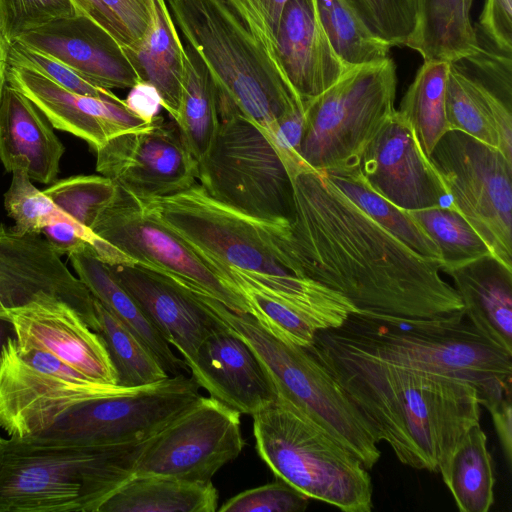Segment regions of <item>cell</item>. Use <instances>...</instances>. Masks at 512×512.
I'll return each mask as SVG.
<instances>
[{
	"mask_svg": "<svg viewBox=\"0 0 512 512\" xmlns=\"http://www.w3.org/2000/svg\"><path fill=\"white\" fill-rule=\"evenodd\" d=\"M10 336H13V330L10 322L5 318L0 317V357L2 347Z\"/></svg>",
	"mask_w": 512,
	"mask_h": 512,
	"instance_id": "db71d44e",
	"label": "cell"
},
{
	"mask_svg": "<svg viewBox=\"0 0 512 512\" xmlns=\"http://www.w3.org/2000/svg\"><path fill=\"white\" fill-rule=\"evenodd\" d=\"M96 154L97 172L142 202L187 190L198 179V162L177 126L160 116L109 139Z\"/></svg>",
	"mask_w": 512,
	"mask_h": 512,
	"instance_id": "2e32d148",
	"label": "cell"
},
{
	"mask_svg": "<svg viewBox=\"0 0 512 512\" xmlns=\"http://www.w3.org/2000/svg\"><path fill=\"white\" fill-rule=\"evenodd\" d=\"M329 179L351 201L399 240L417 253L441 261L440 250L411 214L394 205L365 180L360 167H347L319 173Z\"/></svg>",
	"mask_w": 512,
	"mask_h": 512,
	"instance_id": "836d02e7",
	"label": "cell"
},
{
	"mask_svg": "<svg viewBox=\"0 0 512 512\" xmlns=\"http://www.w3.org/2000/svg\"><path fill=\"white\" fill-rule=\"evenodd\" d=\"M77 14L90 19L114 37L123 47L130 42L122 26L101 0H71Z\"/></svg>",
	"mask_w": 512,
	"mask_h": 512,
	"instance_id": "f907efd6",
	"label": "cell"
},
{
	"mask_svg": "<svg viewBox=\"0 0 512 512\" xmlns=\"http://www.w3.org/2000/svg\"><path fill=\"white\" fill-rule=\"evenodd\" d=\"M408 212L439 248L441 271L446 273L491 254L485 241L451 203Z\"/></svg>",
	"mask_w": 512,
	"mask_h": 512,
	"instance_id": "74e56055",
	"label": "cell"
},
{
	"mask_svg": "<svg viewBox=\"0 0 512 512\" xmlns=\"http://www.w3.org/2000/svg\"><path fill=\"white\" fill-rule=\"evenodd\" d=\"M15 41L56 58L104 89L131 88L140 80L124 47L84 16L53 21Z\"/></svg>",
	"mask_w": 512,
	"mask_h": 512,
	"instance_id": "7402d4cb",
	"label": "cell"
},
{
	"mask_svg": "<svg viewBox=\"0 0 512 512\" xmlns=\"http://www.w3.org/2000/svg\"><path fill=\"white\" fill-rule=\"evenodd\" d=\"M466 1L471 5L473 0H466Z\"/></svg>",
	"mask_w": 512,
	"mask_h": 512,
	"instance_id": "9f6ffc18",
	"label": "cell"
},
{
	"mask_svg": "<svg viewBox=\"0 0 512 512\" xmlns=\"http://www.w3.org/2000/svg\"><path fill=\"white\" fill-rule=\"evenodd\" d=\"M6 319L20 345L49 352L92 380L117 385L102 338L67 303L39 299L9 310Z\"/></svg>",
	"mask_w": 512,
	"mask_h": 512,
	"instance_id": "d6986e66",
	"label": "cell"
},
{
	"mask_svg": "<svg viewBox=\"0 0 512 512\" xmlns=\"http://www.w3.org/2000/svg\"><path fill=\"white\" fill-rule=\"evenodd\" d=\"M448 69V61H424L398 110L413 128L428 157L441 137L449 131L445 110Z\"/></svg>",
	"mask_w": 512,
	"mask_h": 512,
	"instance_id": "e575fe53",
	"label": "cell"
},
{
	"mask_svg": "<svg viewBox=\"0 0 512 512\" xmlns=\"http://www.w3.org/2000/svg\"><path fill=\"white\" fill-rule=\"evenodd\" d=\"M396 65L392 58L352 67L304 106L299 156L312 170L360 165L361 155L395 110Z\"/></svg>",
	"mask_w": 512,
	"mask_h": 512,
	"instance_id": "30bf717a",
	"label": "cell"
},
{
	"mask_svg": "<svg viewBox=\"0 0 512 512\" xmlns=\"http://www.w3.org/2000/svg\"><path fill=\"white\" fill-rule=\"evenodd\" d=\"M188 368L199 387L240 414L252 416L278 396L251 347L222 322L202 341Z\"/></svg>",
	"mask_w": 512,
	"mask_h": 512,
	"instance_id": "44dd1931",
	"label": "cell"
},
{
	"mask_svg": "<svg viewBox=\"0 0 512 512\" xmlns=\"http://www.w3.org/2000/svg\"><path fill=\"white\" fill-rule=\"evenodd\" d=\"M451 204L512 269V163L502 153L455 130L447 131L429 156Z\"/></svg>",
	"mask_w": 512,
	"mask_h": 512,
	"instance_id": "7c38bea8",
	"label": "cell"
},
{
	"mask_svg": "<svg viewBox=\"0 0 512 512\" xmlns=\"http://www.w3.org/2000/svg\"><path fill=\"white\" fill-rule=\"evenodd\" d=\"M152 437L114 445L9 437L0 450V512H98L134 475Z\"/></svg>",
	"mask_w": 512,
	"mask_h": 512,
	"instance_id": "277c9868",
	"label": "cell"
},
{
	"mask_svg": "<svg viewBox=\"0 0 512 512\" xmlns=\"http://www.w3.org/2000/svg\"><path fill=\"white\" fill-rule=\"evenodd\" d=\"M65 147L39 109L6 84L0 102V160L7 172L24 168L31 180L52 184Z\"/></svg>",
	"mask_w": 512,
	"mask_h": 512,
	"instance_id": "d4e9b609",
	"label": "cell"
},
{
	"mask_svg": "<svg viewBox=\"0 0 512 512\" xmlns=\"http://www.w3.org/2000/svg\"><path fill=\"white\" fill-rule=\"evenodd\" d=\"M134 389L92 380L10 336L0 357V427L12 438L36 436L79 404Z\"/></svg>",
	"mask_w": 512,
	"mask_h": 512,
	"instance_id": "8fae6325",
	"label": "cell"
},
{
	"mask_svg": "<svg viewBox=\"0 0 512 512\" xmlns=\"http://www.w3.org/2000/svg\"><path fill=\"white\" fill-rule=\"evenodd\" d=\"M7 84L26 96L53 128L86 141L95 151L109 139L148 126L124 100L81 95L34 70L9 65Z\"/></svg>",
	"mask_w": 512,
	"mask_h": 512,
	"instance_id": "ffe728a7",
	"label": "cell"
},
{
	"mask_svg": "<svg viewBox=\"0 0 512 512\" xmlns=\"http://www.w3.org/2000/svg\"><path fill=\"white\" fill-rule=\"evenodd\" d=\"M125 52L140 80L154 85L162 108L176 118L186 69V49L166 0H154L151 23L144 36Z\"/></svg>",
	"mask_w": 512,
	"mask_h": 512,
	"instance_id": "f1b7e54d",
	"label": "cell"
},
{
	"mask_svg": "<svg viewBox=\"0 0 512 512\" xmlns=\"http://www.w3.org/2000/svg\"><path fill=\"white\" fill-rule=\"evenodd\" d=\"M328 40L348 67L377 63L389 58L391 46L375 37L345 0H314Z\"/></svg>",
	"mask_w": 512,
	"mask_h": 512,
	"instance_id": "8d00e7d4",
	"label": "cell"
},
{
	"mask_svg": "<svg viewBox=\"0 0 512 512\" xmlns=\"http://www.w3.org/2000/svg\"><path fill=\"white\" fill-rule=\"evenodd\" d=\"M4 441H5V439L0 436V450H1L2 446H3Z\"/></svg>",
	"mask_w": 512,
	"mask_h": 512,
	"instance_id": "11a10c76",
	"label": "cell"
},
{
	"mask_svg": "<svg viewBox=\"0 0 512 512\" xmlns=\"http://www.w3.org/2000/svg\"><path fill=\"white\" fill-rule=\"evenodd\" d=\"M77 277L113 316L154 355L169 376L190 372L137 301L122 287L90 244L67 255Z\"/></svg>",
	"mask_w": 512,
	"mask_h": 512,
	"instance_id": "83f0119b",
	"label": "cell"
},
{
	"mask_svg": "<svg viewBox=\"0 0 512 512\" xmlns=\"http://www.w3.org/2000/svg\"><path fill=\"white\" fill-rule=\"evenodd\" d=\"M191 290L204 308L251 347L280 396L330 433L366 469L377 464L381 456L379 435L306 348L280 340L250 313L235 312L220 301Z\"/></svg>",
	"mask_w": 512,
	"mask_h": 512,
	"instance_id": "ba28073f",
	"label": "cell"
},
{
	"mask_svg": "<svg viewBox=\"0 0 512 512\" xmlns=\"http://www.w3.org/2000/svg\"><path fill=\"white\" fill-rule=\"evenodd\" d=\"M75 15L71 0H0V29L10 44L29 31Z\"/></svg>",
	"mask_w": 512,
	"mask_h": 512,
	"instance_id": "b9f144b4",
	"label": "cell"
},
{
	"mask_svg": "<svg viewBox=\"0 0 512 512\" xmlns=\"http://www.w3.org/2000/svg\"><path fill=\"white\" fill-rule=\"evenodd\" d=\"M359 167L375 192L406 211L441 206L449 198L413 128L398 110L369 141Z\"/></svg>",
	"mask_w": 512,
	"mask_h": 512,
	"instance_id": "ac0fdd59",
	"label": "cell"
},
{
	"mask_svg": "<svg viewBox=\"0 0 512 512\" xmlns=\"http://www.w3.org/2000/svg\"><path fill=\"white\" fill-rule=\"evenodd\" d=\"M140 202L149 215L220 269L299 311L319 329L334 327L347 315L350 303L344 296L299 274L289 222L249 216L215 200L197 183Z\"/></svg>",
	"mask_w": 512,
	"mask_h": 512,
	"instance_id": "3957f363",
	"label": "cell"
},
{
	"mask_svg": "<svg viewBox=\"0 0 512 512\" xmlns=\"http://www.w3.org/2000/svg\"><path fill=\"white\" fill-rule=\"evenodd\" d=\"M43 298L71 306L97 332L94 298L40 234L20 233L0 222V317Z\"/></svg>",
	"mask_w": 512,
	"mask_h": 512,
	"instance_id": "e0dca14e",
	"label": "cell"
},
{
	"mask_svg": "<svg viewBox=\"0 0 512 512\" xmlns=\"http://www.w3.org/2000/svg\"><path fill=\"white\" fill-rule=\"evenodd\" d=\"M180 106L174 119L187 148L199 163L209 152L219 126L217 91L202 61L187 45Z\"/></svg>",
	"mask_w": 512,
	"mask_h": 512,
	"instance_id": "d6a6232c",
	"label": "cell"
},
{
	"mask_svg": "<svg viewBox=\"0 0 512 512\" xmlns=\"http://www.w3.org/2000/svg\"><path fill=\"white\" fill-rule=\"evenodd\" d=\"M252 418L256 451L278 479L346 512L372 510L368 469L292 403L278 394Z\"/></svg>",
	"mask_w": 512,
	"mask_h": 512,
	"instance_id": "52a82bcc",
	"label": "cell"
},
{
	"mask_svg": "<svg viewBox=\"0 0 512 512\" xmlns=\"http://www.w3.org/2000/svg\"><path fill=\"white\" fill-rule=\"evenodd\" d=\"M369 31L392 46H408L419 21L418 0H345Z\"/></svg>",
	"mask_w": 512,
	"mask_h": 512,
	"instance_id": "60d3db41",
	"label": "cell"
},
{
	"mask_svg": "<svg viewBox=\"0 0 512 512\" xmlns=\"http://www.w3.org/2000/svg\"><path fill=\"white\" fill-rule=\"evenodd\" d=\"M118 191L117 185L102 175L71 176L42 190L55 206L89 229Z\"/></svg>",
	"mask_w": 512,
	"mask_h": 512,
	"instance_id": "f35d334b",
	"label": "cell"
},
{
	"mask_svg": "<svg viewBox=\"0 0 512 512\" xmlns=\"http://www.w3.org/2000/svg\"><path fill=\"white\" fill-rule=\"evenodd\" d=\"M446 273L470 323L512 354V269L489 254Z\"/></svg>",
	"mask_w": 512,
	"mask_h": 512,
	"instance_id": "484cf974",
	"label": "cell"
},
{
	"mask_svg": "<svg viewBox=\"0 0 512 512\" xmlns=\"http://www.w3.org/2000/svg\"><path fill=\"white\" fill-rule=\"evenodd\" d=\"M419 21L407 47L426 60L456 61L476 53L480 43L466 0H418Z\"/></svg>",
	"mask_w": 512,
	"mask_h": 512,
	"instance_id": "4dcf8cb0",
	"label": "cell"
},
{
	"mask_svg": "<svg viewBox=\"0 0 512 512\" xmlns=\"http://www.w3.org/2000/svg\"><path fill=\"white\" fill-rule=\"evenodd\" d=\"M9 65L39 72L67 90L81 95L121 100L111 90L92 84L56 58L17 41L10 44Z\"/></svg>",
	"mask_w": 512,
	"mask_h": 512,
	"instance_id": "7bdbcfd3",
	"label": "cell"
},
{
	"mask_svg": "<svg viewBox=\"0 0 512 512\" xmlns=\"http://www.w3.org/2000/svg\"><path fill=\"white\" fill-rule=\"evenodd\" d=\"M478 26L482 40L512 53V0H485Z\"/></svg>",
	"mask_w": 512,
	"mask_h": 512,
	"instance_id": "7dc6e473",
	"label": "cell"
},
{
	"mask_svg": "<svg viewBox=\"0 0 512 512\" xmlns=\"http://www.w3.org/2000/svg\"><path fill=\"white\" fill-rule=\"evenodd\" d=\"M126 108L146 122H152L162 108L161 96L154 85L139 80L124 99Z\"/></svg>",
	"mask_w": 512,
	"mask_h": 512,
	"instance_id": "681fc988",
	"label": "cell"
},
{
	"mask_svg": "<svg viewBox=\"0 0 512 512\" xmlns=\"http://www.w3.org/2000/svg\"><path fill=\"white\" fill-rule=\"evenodd\" d=\"M102 338L116 371L117 385L139 388L162 381L169 375L144 344L94 298Z\"/></svg>",
	"mask_w": 512,
	"mask_h": 512,
	"instance_id": "d590c367",
	"label": "cell"
},
{
	"mask_svg": "<svg viewBox=\"0 0 512 512\" xmlns=\"http://www.w3.org/2000/svg\"><path fill=\"white\" fill-rule=\"evenodd\" d=\"M445 110L449 130L498 149L512 163L511 107L458 61L449 62Z\"/></svg>",
	"mask_w": 512,
	"mask_h": 512,
	"instance_id": "4316f807",
	"label": "cell"
},
{
	"mask_svg": "<svg viewBox=\"0 0 512 512\" xmlns=\"http://www.w3.org/2000/svg\"><path fill=\"white\" fill-rule=\"evenodd\" d=\"M461 512H487L494 502V474L487 437L474 424L439 470Z\"/></svg>",
	"mask_w": 512,
	"mask_h": 512,
	"instance_id": "1f68e13d",
	"label": "cell"
},
{
	"mask_svg": "<svg viewBox=\"0 0 512 512\" xmlns=\"http://www.w3.org/2000/svg\"><path fill=\"white\" fill-rule=\"evenodd\" d=\"M218 498L212 481L133 475L98 512H215Z\"/></svg>",
	"mask_w": 512,
	"mask_h": 512,
	"instance_id": "f546056e",
	"label": "cell"
},
{
	"mask_svg": "<svg viewBox=\"0 0 512 512\" xmlns=\"http://www.w3.org/2000/svg\"><path fill=\"white\" fill-rule=\"evenodd\" d=\"M319 332L396 366L467 381L485 408L511 394L512 354L463 320L448 325L413 323L353 313L339 327Z\"/></svg>",
	"mask_w": 512,
	"mask_h": 512,
	"instance_id": "8992f818",
	"label": "cell"
},
{
	"mask_svg": "<svg viewBox=\"0 0 512 512\" xmlns=\"http://www.w3.org/2000/svg\"><path fill=\"white\" fill-rule=\"evenodd\" d=\"M217 100L219 126L198 163L200 185L215 200L249 216L290 222L292 180L277 150L236 106Z\"/></svg>",
	"mask_w": 512,
	"mask_h": 512,
	"instance_id": "9c48e42d",
	"label": "cell"
},
{
	"mask_svg": "<svg viewBox=\"0 0 512 512\" xmlns=\"http://www.w3.org/2000/svg\"><path fill=\"white\" fill-rule=\"evenodd\" d=\"M9 50L10 43L7 41L0 29V102L3 90L7 84V74L9 69Z\"/></svg>",
	"mask_w": 512,
	"mask_h": 512,
	"instance_id": "f5cc1de1",
	"label": "cell"
},
{
	"mask_svg": "<svg viewBox=\"0 0 512 512\" xmlns=\"http://www.w3.org/2000/svg\"><path fill=\"white\" fill-rule=\"evenodd\" d=\"M199 388L192 376H169L127 393L79 404L36 436L97 445L144 440L191 407L201 396Z\"/></svg>",
	"mask_w": 512,
	"mask_h": 512,
	"instance_id": "5bb4252c",
	"label": "cell"
},
{
	"mask_svg": "<svg viewBox=\"0 0 512 512\" xmlns=\"http://www.w3.org/2000/svg\"><path fill=\"white\" fill-rule=\"evenodd\" d=\"M101 1L122 26L130 42L129 46L144 36L152 20L154 0Z\"/></svg>",
	"mask_w": 512,
	"mask_h": 512,
	"instance_id": "c3c4849f",
	"label": "cell"
},
{
	"mask_svg": "<svg viewBox=\"0 0 512 512\" xmlns=\"http://www.w3.org/2000/svg\"><path fill=\"white\" fill-rule=\"evenodd\" d=\"M226 1L254 38L278 62L275 36L284 7L289 0Z\"/></svg>",
	"mask_w": 512,
	"mask_h": 512,
	"instance_id": "bcb514c9",
	"label": "cell"
},
{
	"mask_svg": "<svg viewBox=\"0 0 512 512\" xmlns=\"http://www.w3.org/2000/svg\"><path fill=\"white\" fill-rule=\"evenodd\" d=\"M492 417L493 424L507 464L512 461V405L511 394L493 402L486 408Z\"/></svg>",
	"mask_w": 512,
	"mask_h": 512,
	"instance_id": "816d5d0a",
	"label": "cell"
},
{
	"mask_svg": "<svg viewBox=\"0 0 512 512\" xmlns=\"http://www.w3.org/2000/svg\"><path fill=\"white\" fill-rule=\"evenodd\" d=\"M308 497L278 479L245 490L222 504L220 512H300L308 506Z\"/></svg>",
	"mask_w": 512,
	"mask_h": 512,
	"instance_id": "ee69618b",
	"label": "cell"
},
{
	"mask_svg": "<svg viewBox=\"0 0 512 512\" xmlns=\"http://www.w3.org/2000/svg\"><path fill=\"white\" fill-rule=\"evenodd\" d=\"M91 230L134 265L167 275L230 310L250 313L245 297L227 272L149 215L140 201L121 189L101 211Z\"/></svg>",
	"mask_w": 512,
	"mask_h": 512,
	"instance_id": "4fadbf2b",
	"label": "cell"
},
{
	"mask_svg": "<svg viewBox=\"0 0 512 512\" xmlns=\"http://www.w3.org/2000/svg\"><path fill=\"white\" fill-rule=\"evenodd\" d=\"M245 297L250 314L280 340L303 348L313 343L317 326L299 311L230 273Z\"/></svg>",
	"mask_w": 512,
	"mask_h": 512,
	"instance_id": "ab89813d",
	"label": "cell"
},
{
	"mask_svg": "<svg viewBox=\"0 0 512 512\" xmlns=\"http://www.w3.org/2000/svg\"><path fill=\"white\" fill-rule=\"evenodd\" d=\"M291 180L290 245L302 277L370 317L445 325L463 320L459 295L440 276V260L408 247L311 168Z\"/></svg>",
	"mask_w": 512,
	"mask_h": 512,
	"instance_id": "6da1fadb",
	"label": "cell"
},
{
	"mask_svg": "<svg viewBox=\"0 0 512 512\" xmlns=\"http://www.w3.org/2000/svg\"><path fill=\"white\" fill-rule=\"evenodd\" d=\"M244 445L240 413L201 395L150 439L134 475L210 482L219 469L239 456Z\"/></svg>",
	"mask_w": 512,
	"mask_h": 512,
	"instance_id": "9a60e30c",
	"label": "cell"
},
{
	"mask_svg": "<svg viewBox=\"0 0 512 512\" xmlns=\"http://www.w3.org/2000/svg\"><path fill=\"white\" fill-rule=\"evenodd\" d=\"M172 18L210 74L217 98L265 133L304 106L279 63L226 0H166Z\"/></svg>",
	"mask_w": 512,
	"mask_h": 512,
	"instance_id": "5b68a950",
	"label": "cell"
},
{
	"mask_svg": "<svg viewBox=\"0 0 512 512\" xmlns=\"http://www.w3.org/2000/svg\"><path fill=\"white\" fill-rule=\"evenodd\" d=\"M306 349L404 465L439 471L480 421L477 390L467 381L378 360L319 331Z\"/></svg>",
	"mask_w": 512,
	"mask_h": 512,
	"instance_id": "7a4b0ae2",
	"label": "cell"
},
{
	"mask_svg": "<svg viewBox=\"0 0 512 512\" xmlns=\"http://www.w3.org/2000/svg\"><path fill=\"white\" fill-rule=\"evenodd\" d=\"M283 73L303 106L335 84L349 69L333 50L314 0H289L275 36Z\"/></svg>",
	"mask_w": 512,
	"mask_h": 512,
	"instance_id": "cb8c5ba5",
	"label": "cell"
},
{
	"mask_svg": "<svg viewBox=\"0 0 512 512\" xmlns=\"http://www.w3.org/2000/svg\"><path fill=\"white\" fill-rule=\"evenodd\" d=\"M107 265L187 366L191 364L202 341L220 321L189 287L167 275L139 265Z\"/></svg>",
	"mask_w": 512,
	"mask_h": 512,
	"instance_id": "603a6c76",
	"label": "cell"
},
{
	"mask_svg": "<svg viewBox=\"0 0 512 512\" xmlns=\"http://www.w3.org/2000/svg\"><path fill=\"white\" fill-rule=\"evenodd\" d=\"M478 40L480 46L476 53L456 61L511 107L512 53L500 51L488 42Z\"/></svg>",
	"mask_w": 512,
	"mask_h": 512,
	"instance_id": "f6af8a7d",
	"label": "cell"
}]
</instances>
